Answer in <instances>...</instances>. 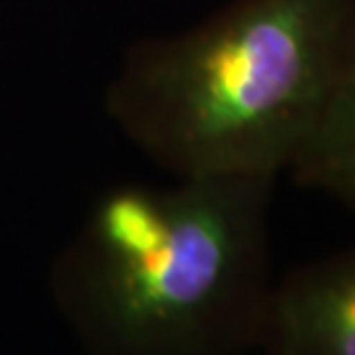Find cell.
<instances>
[{"label": "cell", "instance_id": "1", "mask_svg": "<svg viewBox=\"0 0 355 355\" xmlns=\"http://www.w3.org/2000/svg\"><path fill=\"white\" fill-rule=\"evenodd\" d=\"M271 177L127 182L55 258L53 297L85 355H248L274 290Z\"/></svg>", "mask_w": 355, "mask_h": 355}, {"label": "cell", "instance_id": "2", "mask_svg": "<svg viewBox=\"0 0 355 355\" xmlns=\"http://www.w3.org/2000/svg\"><path fill=\"white\" fill-rule=\"evenodd\" d=\"M355 64V0H229L129 45L105 114L171 177L290 171Z\"/></svg>", "mask_w": 355, "mask_h": 355}, {"label": "cell", "instance_id": "3", "mask_svg": "<svg viewBox=\"0 0 355 355\" xmlns=\"http://www.w3.org/2000/svg\"><path fill=\"white\" fill-rule=\"evenodd\" d=\"M258 347L266 355H355V248L274 282Z\"/></svg>", "mask_w": 355, "mask_h": 355}, {"label": "cell", "instance_id": "4", "mask_svg": "<svg viewBox=\"0 0 355 355\" xmlns=\"http://www.w3.org/2000/svg\"><path fill=\"white\" fill-rule=\"evenodd\" d=\"M290 174L297 184L355 211V64Z\"/></svg>", "mask_w": 355, "mask_h": 355}]
</instances>
